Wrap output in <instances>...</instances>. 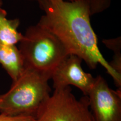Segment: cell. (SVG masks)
<instances>
[{"label":"cell","mask_w":121,"mask_h":121,"mask_svg":"<svg viewBox=\"0 0 121 121\" xmlns=\"http://www.w3.org/2000/svg\"><path fill=\"white\" fill-rule=\"evenodd\" d=\"M44 14L38 24L62 43L69 55H75L90 69L100 65L121 90V76L110 67L98 47V39L90 22V8L86 0H37Z\"/></svg>","instance_id":"1"},{"label":"cell","mask_w":121,"mask_h":121,"mask_svg":"<svg viewBox=\"0 0 121 121\" xmlns=\"http://www.w3.org/2000/svg\"><path fill=\"white\" fill-rule=\"evenodd\" d=\"M49 80L34 69H24L8 91L1 95L0 114L35 119L40 105L51 95Z\"/></svg>","instance_id":"2"},{"label":"cell","mask_w":121,"mask_h":121,"mask_svg":"<svg viewBox=\"0 0 121 121\" xmlns=\"http://www.w3.org/2000/svg\"><path fill=\"white\" fill-rule=\"evenodd\" d=\"M19 49L25 69H30L51 78L58 65L69 55L54 35L39 24L27 29Z\"/></svg>","instance_id":"3"},{"label":"cell","mask_w":121,"mask_h":121,"mask_svg":"<svg viewBox=\"0 0 121 121\" xmlns=\"http://www.w3.org/2000/svg\"><path fill=\"white\" fill-rule=\"evenodd\" d=\"M36 121H94L87 96L78 99L70 86L54 89L37 113Z\"/></svg>","instance_id":"4"},{"label":"cell","mask_w":121,"mask_h":121,"mask_svg":"<svg viewBox=\"0 0 121 121\" xmlns=\"http://www.w3.org/2000/svg\"><path fill=\"white\" fill-rule=\"evenodd\" d=\"M87 96L94 121H121V90H113L99 75Z\"/></svg>","instance_id":"5"},{"label":"cell","mask_w":121,"mask_h":121,"mask_svg":"<svg viewBox=\"0 0 121 121\" xmlns=\"http://www.w3.org/2000/svg\"><path fill=\"white\" fill-rule=\"evenodd\" d=\"M82 60L75 55H69L58 65L51 79L54 89L72 85L87 96L95 81V78L85 72L81 67Z\"/></svg>","instance_id":"6"},{"label":"cell","mask_w":121,"mask_h":121,"mask_svg":"<svg viewBox=\"0 0 121 121\" xmlns=\"http://www.w3.org/2000/svg\"><path fill=\"white\" fill-rule=\"evenodd\" d=\"M0 65L13 81H16L25 69L22 54L16 45L0 43Z\"/></svg>","instance_id":"7"},{"label":"cell","mask_w":121,"mask_h":121,"mask_svg":"<svg viewBox=\"0 0 121 121\" xmlns=\"http://www.w3.org/2000/svg\"><path fill=\"white\" fill-rule=\"evenodd\" d=\"M20 20L9 19L7 12L0 7V43L16 45L23 38L24 35L18 31Z\"/></svg>","instance_id":"8"},{"label":"cell","mask_w":121,"mask_h":121,"mask_svg":"<svg viewBox=\"0 0 121 121\" xmlns=\"http://www.w3.org/2000/svg\"><path fill=\"white\" fill-rule=\"evenodd\" d=\"M104 44L111 49L114 56L112 61L109 63L110 67L116 73L121 76V37L116 38L104 39Z\"/></svg>","instance_id":"9"},{"label":"cell","mask_w":121,"mask_h":121,"mask_svg":"<svg viewBox=\"0 0 121 121\" xmlns=\"http://www.w3.org/2000/svg\"><path fill=\"white\" fill-rule=\"evenodd\" d=\"M90 8L91 15L102 13L109 9L113 0H86Z\"/></svg>","instance_id":"10"},{"label":"cell","mask_w":121,"mask_h":121,"mask_svg":"<svg viewBox=\"0 0 121 121\" xmlns=\"http://www.w3.org/2000/svg\"><path fill=\"white\" fill-rule=\"evenodd\" d=\"M0 121H36L34 118L27 117H10L0 114Z\"/></svg>","instance_id":"11"},{"label":"cell","mask_w":121,"mask_h":121,"mask_svg":"<svg viewBox=\"0 0 121 121\" xmlns=\"http://www.w3.org/2000/svg\"><path fill=\"white\" fill-rule=\"evenodd\" d=\"M2 4H3V2H2V0H0V7L2 6Z\"/></svg>","instance_id":"12"},{"label":"cell","mask_w":121,"mask_h":121,"mask_svg":"<svg viewBox=\"0 0 121 121\" xmlns=\"http://www.w3.org/2000/svg\"><path fill=\"white\" fill-rule=\"evenodd\" d=\"M65 1H78V0H65Z\"/></svg>","instance_id":"13"},{"label":"cell","mask_w":121,"mask_h":121,"mask_svg":"<svg viewBox=\"0 0 121 121\" xmlns=\"http://www.w3.org/2000/svg\"><path fill=\"white\" fill-rule=\"evenodd\" d=\"M0 100H1V95H0Z\"/></svg>","instance_id":"14"},{"label":"cell","mask_w":121,"mask_h":121,"mask_svg":"<svg viewBox=\"0 0 121 121\" xmlns=\"http://www.w3.org/2000/svg\"><path fill=\"white\" fill-rule=\"evenodd\" d=\"M36 1H37V0H36Z\"/></svg>","instance_id":"15"}]
</instances>
